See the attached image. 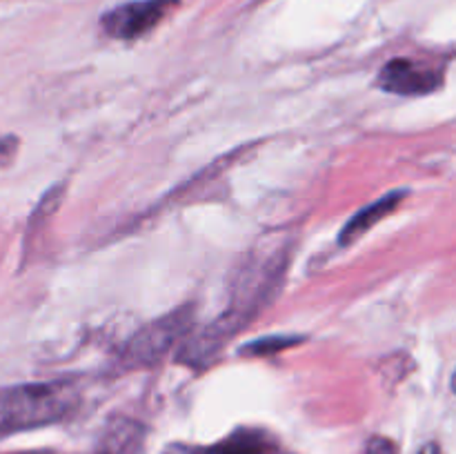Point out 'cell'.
Listing matches in <instances>:
<instances>
[{
    "label": "cell",
    "instance_id": "1",
    "mask_svg": "<svg viewBox=\"0 0 456 454\" xmlns=\"http://www.w3.org/2000/svg\"><path fill=\"white\" fill-rule=\"evenodd\" d=\"M288 254L285 247H276L274 252L258 254L256 258L248 261L240 276L234 283L232 301L227 310L200 328L199 332L190 334L181 347V361L191 368H203L212 363L232 336L240 332L254 316L274 298L276 289L281 288L285 270H288Z\"/></svg>",
    "mask_w": 456,
    "mask_h": 454
},
{
    "label": "cell",
    "instance_id": "2",
    "mask_svg": "<svg viewBox=\"0 0 456 454\" xmlns=\"http://www.w3.org/2000/svg\"><path fill=\"white\" fill-rule=\"evenodd\" d=\"M78 405V390L67 381H45L0 390V434L49 426Z\"/></svg>",
    "mask_w": 456,
    "mask_h": 454
},
{
    "label": "cell",
    "instance_id": "3",
    "mask_svg": "<svg viewBox=\"0 0 456 454\" xmlns=\"http://www.w3.org/2000/svg\"><path fill=\"white\" fill-rule=\"evenodd\" d=\"M191 316L194 310L191 307H178V310L169 312V314L160 316V319L151 320L142 329H138L127 343H125L123 352H120V363L123 368H150L156 361L163 359L174 343L187 334L191 325Z\"/></svg>",
    "mask_w": 456,
    "mask_h": 454
},
{
    "label": "cell",
    "instance_id": "4",
    "mask_svg": "<svg viewBox=\"0 0 456 454\" xmlns=\"http://www.w3.org/2000/svg\"><path fill=\"white\" fill-rule=\"evenodd\" d=\"M178 0H132L110 9L101 18V27L107 36L118 40H134L150 34L176 9Z\"/></svg>",
    "mask_w": 456,
    "mask_h": 454
},
{
    "label": "cell",
    "instance_id": "5",
    "mask_svg": "<svg viewBox=\"0 0 456 454\" xmlns=\"http://www.w3.org/2000/svg\"><path fill=\"white\" fill-rule=\"evenodd\" d=\"M441 85V76L432 67L410 58H395L379 74V87L399 96H423Z\"/></svg>",
    "mask_w": 456,
    "mask_h": 454
},
{
    "label": "cell",
    "instance_id": "6",
    "mask_svg": "<svg viewBox=\"0 0 456 454\" xmlns=\"http://www.w3.org/2000/svg\"><path fill=\"white\" fill-rule=\"evenodd\" d=\"M405 194H408L405 190L390 191L387 196L374 200L372 205H368V207L361 209L359 214H354V216L346 223V227L341 230V234H338V245H341V247H347V245L354 243L359 236H363L365 231L372 230V227L381 221V218H386L387 214L395 212L396 205L405 199Z\"/></svg>",
    "mask_w": 456,
    "mask_h": 454
},
{
    "label": "cell",
    "instance_id": "7",
    "mask_svg": "<svg viewBox=\"0 0 456 454\" xmlns=\"http://www.w3.org/2000/svg\"><path fill=\"white\" fill-rule=\"evenodd\" d=\"M142 445L141 426L134 421H116L105 430L94 454H138Z\"/></svg>",
    "mask_w": 456,
    "mask_h": 454
},
{
    "label": "cell",
    "instance_id": "8",
    "mask_svg": "<svg viewBox=\"0 0 456 454\" xmlns=\"http://www.w3.org/2000/svg\"><path fill=\"white\" fill-rule=\"evenodd\" d=\"M209 454H272V445L258 432L243 430L223 441Z\"/></svg>",
    "mask_w": 456,
    "mask_h": 454
},
{
    "label": "cell",
    "instance_id": "9",
    "mask_svg": "<svg viewBox=\"0 0 456 454\" xmlns=\"http://www.w3.org/2000/svg\"><path fill=\"white\" fill-rule=\"evenodd\" d=\"M297 343H301V338L297 336H270V338H263V341H254L249 343L248 347H243V354H274V352H281L285 350V347L289 345H297Z\"/></svg>",
    "mask_w": 456,
    "mask_h": 454
},
{
    "label": "cell",
    "instance_id": "10",
    "mask_svg": "<svg viewBox=\"0 0 456 454\" xmlns=\"http://www.w3.org/2000/svg\"><path fill=\"white\" fill-rule=\"evenodd\" d=\"M365 454H396V445L392 443L390 439H381V436H377V439H372L368 443V452Z\"/></svg>",
    "mask_w": 456,
    "mask_h": 454
},
{
    "label": "cell",
    "instance_id": "11",
    "mask_svg": "<svg viewBox=\"0 0 456 454\" xmlns=\"http://www.w3.org/2000/svg\"><path fill=\"white\" fill-rule=\"evenodd\" d=\"M165 454H209L205 450L199 448H190V445H172L169 450H165Z\"/></svg>",
    "mask_w": 456,
    "mask_h": 454
},
{
    "label": "cell",
    "instance_id": "12",
    "mask_svg": "<svg viewBox=\"0 0 456 454\" xmlns=\"http://www.w3.org/2000/svg\"><path fill=\"white\" fill-rule=\"evenodd\" d=\"M421 454H441V452H439V448H436L435 443H430V445H426V448L421 450Z\"/></svg>",
    "mask_w": 456,
    "mask_h": 454
},
{
    "label": "cell",
    "instance_id": "13",
    "mask_svg": "<svg viewBox=\"0 0 456 454\" xmlns=\"http://www.w3.org/2000/svg\"><path fill=\"white\" fill-rule=\"evenodd\" d=\"M450 385H452V392L456 394V372L452 374V381H450Z\"/></svg>",
    "mask_w": 456,
    "mask_h": 454
}]
</instances>
